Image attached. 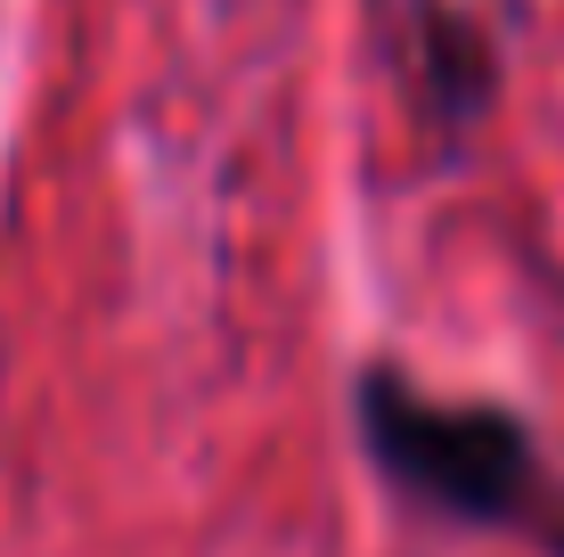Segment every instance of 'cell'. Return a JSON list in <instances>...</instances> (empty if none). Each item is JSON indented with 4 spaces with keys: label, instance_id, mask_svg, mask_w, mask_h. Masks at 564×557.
Listing matches in <instances>:
<instances>
[{
    "label": "cell",
    "instance_id": "cell-1",
    "mask_svg": "<svg viewBox=\"0 0 564 557\" xmlns=\"http://www.w3.org/2000/svg\"><path fill=\"white\" fill-rule=\"evenodd\" d=\"M360 435L377 451V468L410 501L442 508V516H466V525H532L540 459H532V435L508 410L434 401L410 377L377 369L360 386Z\"/></svg>",
    "mask_w": 564,
    "mask_h": 557
}]
</instances>
